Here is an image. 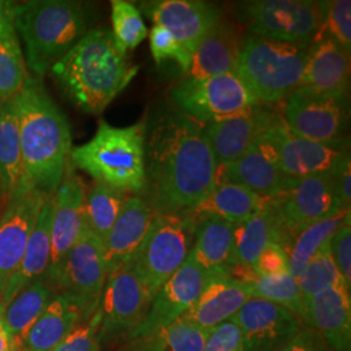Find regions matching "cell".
Segmentation results:
<instances>
[{
	"label": "cell",
	"mask_w": 351,
	"mask_h": 351,
	"mask_svg": "<svg viewBox=\"0 0 351 351\" xmlns=\"http://www.w3.org/2000/svg\"><path fill=\"white\" fill-rule=\"evenodd\" d=\"M217 163L206 125L176 107L146 121L142 197L156 213L193 211L216 184Z\"/></svg>",
	"instance_id": "cell-1"
},
{
	"label": "cell",
	"mask_w": 351,
	"mask_h": 351,
	"mask_svg": "<svg viewBox=\"0 0 351 351\" xmlns=\"http://www.w3.org/2000/svg\"><path fill=\"white\" fill-rule=\"evenodd\" d=\"M252 269L259 276H277V275L288 274V252L281 245L271 243L259 255Z\"/></svg>",
	"instance_id": "cell-45"
},
{
	"label": "cell",
	"mask_w": 351,
	"mask_h": 351,
	"mask_svg": "<svg viewBox=\"0 0 351 351\" xmlns=\"http://www.w3.org/2000/svg\"><path fill=\"white\" fill-rule=\"evenodd\" d=\"M208 332L180 319L149 336L129 341L125 351H203Z\"/></svg>",
	"instance_id": "cell-35"
},
{
	"label": "cell",
	"mask_w": 351,
	"mask_h": 351,
	"mask_svg": "<svg viewBox=\"0 0 351 351\" xmlns=\"http://www.w3.org/2000/svg\"><path fill=\"white\" fill-rule=\"evenodd\" d=\"M145 10L154 25L168 30L191 55L204 36L221 20L215 5L199 0H160L146 4Z\"/></svg>",
	"instance_id": "cell-21"
},
{
	"label": "cell",
	"mask_w": 351,
	"mask_h": 351,
	"mask_svg": "<svg viewBox=\"0 0 351 351\" xmlns=\"http://www.w3.org/2000/svg\"><path fill=\"white\" fill-rule=\"evenodd\" d=\"M113 38L119 47L128 52L137 49L147 38L149 32L138 8L125 0L111 1Z\"/></svg>",
	"instance_id": "cell-39"
},
{
	"label": "cell",
	"mask_w": 351,
	"mask_h": 351,
	"mask_svg": "<svg viewBox=\"0 0 351 351\" xmlns=\"http://www.w3.org/2000/svg\"><path fill=\"white\" fill-rule=\"evenodd\" d=\"M203 351H243L239 326L226 322L208 332Z\"/></svg>",
	"instance_id": "cell-46"
},
{
	"label": "cell",
	"mask_w": 351,
	"mask_h": 351,
	"mask_svg": "<svg viewBox=\"0 0 351 351\" xmlns=\"http://www.w3.org/2000/svg\"><path fill=\"white\" fill-rule=\"evenodd\" d=\"M232 322L239 326L243 351H280L303 326L287 308L259 298L246 302Z\"/></svg>",
	"instance_id": "cell-16"
},
{
	"label": "cell",
	"mask_w": 351,
	"mask_h": 351,
	"mask_svg": "<svg viewBox=\"0 0 351 351\" xmlns=\"http://www.w3.org/2000/svg\"><path fill=\"white\" fill-rule=\"evenodd\" d=\"M274 202L289 243L307 226L341 211H350L342 206L335 172L298 180L288 193L274 198Z\"/></svg>",
	"instance_id": "cell-13"
},
{
	"label": "cell",
	"mask_w": 351,
	"mask_h": 351,
	"mask_svg": "<svg viewBox=\"0 0 351 351\" xmlns=\"http://www.w3.org/2000/svg\"><path fill=\"white\" fill-rule=\"evenodd\" d=\"M150 50L156 64L163 63L167 59H175L184 73L191 62V53L162 26L154 25L150 30Z\"/></svg>",
	"instance_id": "cell-42"
},
{
	"label": "cell",
	"mask_w": 351,
	"mask_h": 351,
	"mask_svg": "<svg viewBox=\"0 0 351 351\" xmlns=\"http://www.w3.org/2000/svg\"><path fill=\"white\" fill-rule=\"evenodd\" d=\"M280 351H333L314 329L302 326L298 333Z\"/></svg>",
	"instance_id": "cell-47"
},
{
	"label": "cell",
	"mask_w": 351,
	"mask_h": 351,
	"mask_svg": "<svg viewBox=\"0 0 351 351\" xmlns=\"http://www.w3.org/2000/svg\"><path fill=\"white\" fill-rule=\"evenodd\" d=\"M239 16L251 36L276 42L311 45L320 30L319 1L314 0L243 1Z\"/></svg>",
	"instance_id": "cell-8"
},
{
	"label": "cell",
	"mask_w": 351,
	"mask_h": 351,
	"mask_svg": "<svg viewBox=\"0 0 351 351\" xmlns=\"http://www.w3.org/2000/svg\"><path fill=\"white\" fill-rule=\"evenodd\" d=\"M5 304L0 301V351H21L4 319Z\"/></svg>",
	"instance_id": "cell-50"
},
{
	"label": "cell",
	"mask_w": 351,
	"mask_h": 351,
	"mask_svg": "<svg viewBox=\"0 0 351 351\" xmlns=\"http://www.w3.org/2000/svg\"><path fill=\"white\" fill-rule=\"evenodd\" d=\"M129 195L124 191L98 181H95L85 194L86 226L101 242L112 229Z\"/></svg>",
	"instance_id": "cell-36"
},
{
	"label": "cell",
	"mask_w": 351,
	"mask_h": 351,
	"mask_svg": "<svg viewBox=\"0 0 351 351\" xmlns=\"http://www.w3.org/2000/svg\"><path fill=\"white\" fill-rule=\"evenodd\" d=\"M216 181L239 184L268 199L284 195L297 182L278 167L275 151L265 133L234 163L217 167Z\"/></svg>",
	"instance_id": "cell-20"
},
{
	"label": "cell",
	"mask_w": 351,
	"mask_h": 351,
	"mask_svg": "<svg viewBox=\"0 0 351 351\" xmlns=\"http://www.w3.org/2000/svg\"><path fill=\"white\" fill-rule=\"evenodd\" d=\"M301 86L320 93L349 95L350 52L332 38L316 39L307 51Z\"/></svg>",
	"instance_id": "cell-25"
},
{
	"label": "cell",
	"mask_w": 351,
	"mask_h": 351,
	"mask_svg": "<svg viewBox=\"0 0 351 351\" xmlns=\"http://www.w3.org/2000/svg\"><path fill=\"white\" fill-rule=\"evenodd\" d=\"M351 289L339 284L304 306L303 326L314 329L333 351H351Z\"/></svg>",
	"instance_id": "cell-22"
},
{
	"label": "cell",
	"mask_w": 351,
	"mask_h": 351,
	"mask_svg": "<svg viewBox=\"0 0 351 351\" xmlns=\"http://www.w3.org/2000/svg\"><path fill=\"white\" fill-rule=\"evenodd\" d=\"M269 201L239 184L216 181L210 194L190 213L197 223L202 219L215 217L239 224L262 211Z\"/></svg>",
	"instance_id": "cell-31"
},
{
	"label": "cell",
	"mask_w": 351,
	"mask_h": 351,
	"mask_svg": "<svg viewBox=\"0 0 351 351\" xmlns=\"http://www.w3.org/2000/svg\"><path fill=\"white\" fill-rule=\"evenodd\" d=\"M145 139L146 121L125 128L99 121L88 143L72 147L69 162L98 182L139 195L145 188Z\"/></svg>",
	"instance_id": "cell-5"
},
{
	"label": "cell",
	"mask_w": 351,
	"mask_h": 351,
	"mask_svg": "<svg viewBox=\"0 0 351 351\" xmlns=\"http://www.w3.org/2000/svg\"><path fill=\"white\" fill-rule=\"evenodd\" d=\"M12 104L23 156V184L17 194L38 190L53 195L72 151L71 125L40 80L32 75L21 93L13 98Z\"/></svg>",
	"instance_id": "cell-2"
},
{
	"label": "cell",
	"mask_w": 351,
	"mask_h": 351,
	"mask_svg": "<svg viewBox=\"0 0 351 351\" xmlns=\"http://www.w3.org/2000/svg\"><path fill=\"white\" fill-rule=\"evenodd\" d=\"M151 301L152 297L133 264H125L110 274L98 307L101 345L120 339L129 342L146 317Z\"/></svg>",
	"instance_id": "cell-11"
},
{
	"label": "cell",
	"mask_w": 351,
	"mask_h": 351,
	"mask_svg": "<svg viewBox=\"0 0 351 351\" xmlns=\"http://www.w3.org/2000/svg\"><path fill=\"white\" fill-rule=\"evenodd\" d=\"M107 276L103 242L86 226L66 255L55 287L75 302L86 322L99 307Z\"/></svg>",
	"instance_id": "cell-12"
},
{
	"label": "cell",
	"mask_w": 351,
	"mask_h": 351,
	"mask_svg": "<svg viewBox=\"0 0 351 351\" xmlns=\"http://www.w3.org/2000/svg\"><path fill=\"white\" fill-rule=\"evenodd\" d=\"M111 30L90 29L63 59L51 68L64 95L81 111L103 112L138 73Z\"/></svg>",
	"instance_id": "cell-3"
},
{
	"label": "cell",
	"mask_w": 351,
	"mask_h": 351,
	"mask_svg": "<svg viewBox=\"0 0 351 351\" xmlns=\"http://www.w3.org/2000/svg\"><path fill=\"white\" fill-rule=\"evenodd\" d=\"M281 120V113L259 101L232 117L206 125L217 167L234 163L256 139Z\"/></svg>",
	"instance_id": "cell-18"
},
{
	"label": "cell",
	"mask_w": 351,
	"mask_h": 351,
	"mask_svg": "<svg viewBox=\"0 0 351 351\" xmlns=\"http://www.w3.org/2000/svg\"><path fill=\"white\" fill-rule=\"evenodd\" d=\"M308 47L249 34L242 40L234 73L256 101L265 104L285 101L301 86Z\"/></svg>",
	"instance_id": "cell-6"
},
{
	"label": "cell",
	"mask_w": 351,
	"mask_h": 351,
	"mask_svg": "<svg viewBox=\"0 0 351 351\" xmlns=\"http://www.w3.org/2000/svg\"><path fill=\"white\" fill-rule=\"evenodd\" d=\"M29 77L20 42L0 40V101L16 98Z\"/></svg>",
	"instance_id": "cell-40"
},
{
	"label": "cell",
	"mask_w": 351,
	"mask_h": 351,
	"mask_svg": "<svg viewBox=\"0 0 351 351\" xmlns=\"http://www.w3.org/2000/svg\"><path fill=\"white\" fill-rule=\"evenodd\" d=\"M234 226L215 217L198 221L189 256L207 276H230L237 265L233 254Z\"/></svg>",
	"instance_id": "cell-27"
},
{
	"label": "cell",
	"mask_w": 351,
	"mask_h": 351,
	"mask_svg": "<svg viewBox=\"0 0 351 351\" xmlns=\"http://www.w3.org/2000/svg\"><path fill=\"white\" fill-rule=\"evenodd\" d=\"M53 294V289L45 276L39 277L5 304L4 319L20 350L27 332L37 322Z\"/></svg>",
	"instance_id": "cell-33"
},
{
	"label": "cell",
	"mask_w": 351,
	"mask_h": 351,
	"mask_svg": "<svg viewBox=\"0 0 351 351\" xmlns=\"http://www.w3.org/2000/svg\"><path fill=\"white\" fill-rule=\"evenodd\" d=\"M14 7L13 1L0 0V40L20 42L14 24Z\"/></svg>",
	"instance_id": "cell-48"
},
{
	"label": "cell",
	"mask_w": 351,
	"mask_h": 351,
	"mask_svg": "<svg viewBox=\"0 0 351 351\" xmlns=\"http://www.w3.org/2000/svg\"><path fill=\"white\" fill-rule=\"evenodd\" d=\"M297 280L304 306L316 294L335 285L345 284L332 258L329 243L315 255Z\"/></svg>",
	"instance_id": "cell-38"
},
{
	"label": "cell",
	"mask_w": 351,
	"mask_h": 351,
	"mask_svg": "<svg viewBox=\"0 0 351 351\" xmlns=\"http://www.w3.org/2000/svg\"><path fill=\"white\" fill-rule=\"evenodd\" d=\"M99 326L101 314L99 310H97L95 314L77 326L66 339L51 351H101Z\"/></svg>",
	"instance_id": "cell-43"
},
{
	"label": "cell",
	"mask_w": 351,
	"mask_h": 351,
	"mask_svg": "<svg viewBox=\"0 0 351 351\" xmlns=\"http://www.w3.org/2000/svg\"><path fill=\"white\" fill-rule=\"evenodd\" d=\"M0 178L8 202L23 184L21 142L12 101H0Z\"/></svg>",
	"instance_id": "cell-32"
},
{
	"label": "cell",
	"mask_w": 351,
	"mask_h": 351,
	"mask_svg": "<svg viewBox=\"0 0 351 351\" xmlns=\"http://www.w3.org/2000/svg\"><path fill=\"white\" fill-rule=\"evenodd\" d=\"M156 213L139 195L128 197L108 236L103 241L108 275L130 263L138 254Z\"/></svg>",
	"instance_id": "cell-23"
},
{
	"label": "cell",
	"mask_w": 351,
	"mask_h": 351,
	"mask_svg": "<svg viewBox=\"0 0 351 351\" xmlns=\"http://www.w3.org/2000/svg\"><path fill=\"white\" fill-rule=\"evenodd\" d=\"M332 258L346 287L351 289V226L350 219L339 228L329 242Z\"/></svg>",
	"instance_id": "cell-44"
},
{
	"label": "cell",
	"mask_w": 351,
	"mask_h": 351,
	"mask_svg": "<svg viewBox=\"0 0 351 351\" xmlns=\"http://www.w3.org/2000/svg\"><path fill=\"white\" fill-rule=\"evenodd\" d=\"M242 284L247 289L251 298L275 303L293 313L301 322L303 320L304 303L298 280L289 272L277 276H259L252 272Z\"/></svg>",
	"instance_id": "cell-37"
},
{
	"label": "cell",
	"mask_w": 351,
	"mask_h": 351,
	"mask_svg": "<svg viewBox=\"0 0 351 351\" xmlns=\"http://www.w3.org/2000/svg\"><path fill=\"white\" fill-rule=\"evenodd\" d=\"M208 276L188 259L169 277L152 298L146 317L132 335V339L149 336L171 326L188 313L201 294Z\"/></svg>",
	"instance_id": "cell-17"
},
{
	"label": "cell",
	"mask_w": 351,
	"mask_h": 351,
	"mask_svg": "<svg viewBox=\"0 0 351 351\" xmlns=\"http://www.w3.org/2000/svg\"><path fill=\"white\" fill-rule=\"evenodd\" d=\"M271 243H278L285 250L289 243L274 199L268 202L262 211L254 215L249 220L234 226V259L239 265L252 269L259 255Z\"/></svg>",
	"instance_id": "cell-28"
},
{
	"label": "cell",
	"mask_w": 351,
	"mask_h": 351,
	"mask_svg": "<svg viewBox=\"0 0 351 351\" xmlns=\"http://www.w3.org/2000/svg\"><path fill=\"white\" fill-rule=\"evenodd\" d=\"M337 186H339V197L342 201V206L345 210H350L351 201V168L350 156H348L342 164L339 165V169L335 172Z\"/></svg>",
	"instance_id": "cell-49"
},
{
	"label": "cell",
	"mask_w": 351,
	"mask_h": 351,
	"mask_svg": "<svg viewBox=\"0 0 351 351\" xmlns=\"http://www.w3.org/2000/svg\"><path fill=\"white\" fill-rule=\"evenodd\" d=\"M14 24L26 68L40 80L88 34L91 14L82 1L30 0L16 4Z\"/></svg>",
	"instance_id": "cell-4"
},
{
	"label": "cell",
	"mask_w": 351,
	"mask_h": 351,
	"mask_svg": "<svg viewBox=\"0 0 351 351\" xmlns=\"http://www.w3.org/2000/svg\"><path fill=\"white\" fill-rule=\"evenodd\" d=\"M282 119L297 137L330 146L341 145L349 119V95L300 86L285 98Z\"/></svg>",
	"instance_id": "cell-9"
},
{
	"label": "cell",
	"mask_w": 351,
	"mask_h": 351,
	"mask_svg": "<svg viewBox=\"0 0 351 351\" xmlns=\"http://www.w3.org/2000/svg\"><path fill=\"white\" fill-rule=\"evenodd\" d=\"M46 195L27 190L13 195L0 216V294L17 271L24 256Z\"/></svg>",
	"instance_id": "cell-19"
},
{
	"label": "cell",
	"mask_w": 351,
	"mask_h": 351,
	"mask_svg": "<svg viewBox=\"0 0 351 351\" xmlns=\"http://www.w3.org/2000/svg\"><path fill=\"white\" fill-rule=\"evenodd\" d=\"M281 171L293 180L333 173L350 156L345 145H323L297 137L285 125L284 119L265 132Z\"/></svg>",
	"instance_id": "cell-15"
},
{
	"label": "cell",
	"mask_w": 351,
	"mask_h": 351,
	"mask_svg": "<svg viewBox=\"0 0 351 351\" xmlns=\"http://www.w3.org/2000/svg\"><path fill=\"white\" fill-rule=\"evenodd\" d=\"M197 224L190 213H156L137 256L130 262L152 298L188 259Z\"/></svg>",
	"instance_id": "cell-7"
},
{
	"label": "cell",
	"mask_w": 351,
	"mask_h": 351,
	"mask_svg": "<svg viewBox=\"0 0 351 351\" xmlns=\"http://www.w3.org/2000/svg\"><path fill=\"white\" fill-rule=\"evenodd\" d=\"M250 298L246 287L237 280L229 276L208 277L199 297L181 319L210 332L230 322Z\"/></svg>",
	"instance_id": "cell-24"
},
{
	"label": "cell",
	"mask_w": 351,
	"mask_h": 351,
	"mask_svg": "<svg viewBox=\"0 0 351 351\" xmlns=\"http://www.w3.org/2000/svg\"><path fill=\"white\" fill-rule=\"evenodd\" d=\"M84 322L81 310L66 294H53L37 322L27 332L21 351L53 350Z\"/></svg>",
	"instance_id": "cell-30"
},
{
	"label": "cell",
	"mask_w": 351,
	"mask_h": 351,
	"mask_svg": "<svg viewBox=\"0 0 351 351\" xmlns=\"http://www.w3.org/2000/svg\"><path fill=\"white\" fill-rule=\"evenodd\" d=\"M348 219H350V211H341L329 219L307 226L298 234H295L287 249L289 274L295 278L301 276L307 264L330 242L333 234L345 224Z\"/></svg>",
	"instance_id": "cell-34"
},
{
	"label": "cell",
	"mask_w": 351,
	"mask_h": 351,
	"mask_svg": "<svg viewBox=\"0 0 351 351\" xmlns=\"http://www.w3.org/2000/svg\"><path fill=\"white\" fill-rule=\"evenodd\" d=\"M242 40L243 37L236 26L220 20L193 52L184 80H202L233 73Z\"/></svg>",
	"instance_id": "cell-26"
},
{
	"label": "cell",
	"mask_w": 351,
	"mask_h": 351,
	"mask_svg": "<svg viewBox=\"0 0 351 351\" xmlns=\"http://www.w3.org/2000/svg\"><path fill=\"white\" fill-rule=\"evenodd\" d=\"M169 95L176 108L203 125L232 117L259 103L234 72L182 80Z\"/></svg>",
	"instance_id": "cell-10"
},
{
	"label": "cell",
	"mask_w": 351,
	"mask_h": 351,
	"mask_svg": "<svg viewBox=\"0 0 351 351\" xmlns=\"http://www.w3.org/2000/svg\"><path fill=\"white\" fill-rule=\"evenodd\" d=\"M319 8H320V30L316 39L322 37L332 38L345 50L350 52V0L319 1Z\"/></svg>",
	"instance_id": "cell-41"
},
{
	"label": "cell",
	"mask_w": 351,
	"mask_h": 351,
	"mask_svg": "<svg viewBox=\"0 0 351 351\" xmlns=\"http://www.w3.org/2000/svg\"><path fill=\"white\" fill-rule=\"evenodd\" d=\"M1 201H7V199H5L4 189H3V184H1V178H0V202Z\"/></svg>",
	"instance_id": "cell-51"
},
{
	"label": "cell",
	"mask_w": 351,
	"mask_h": 351,
	"mask_svg": "<svg viewBox=\"0 0 351 351\" xmlns=\"http://www.w3.org/2000/svg\"><path fill=\"white\" fill-rule=\"evenodd\" d=\"M86 189L75 173L71 162L66 164L63 180L53 194V211L51 221V258L45 275L53 288L64 261L86 228L85 221Z\"/></svg>",
	"instance_id": "cell-14"
},
{
	"label": "cell",
	"mask_w": 351,
	"mask_h": 351,
	"mask_svg": "<svg viewBox=\"0 0 351 351\" xmlns=\"http://www.w3.org/2000/svg\"><path fill=\"white\" fill-rule=\"evenodd\" d=\"M53 211V195L47 197L40 213L38 215L36 226L27 242L24 256L17 271L0 294V301L4 304L32 284L34 280L46 275L51 258V221Z\"/></svg>",
	"instance_id": "cell-29"
}]
</instances>
